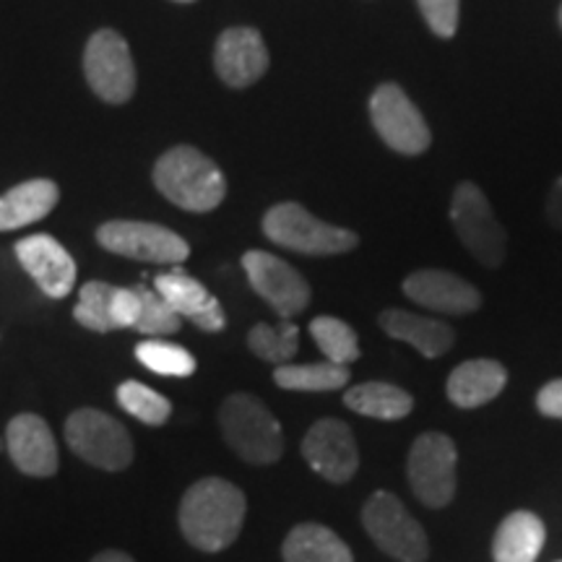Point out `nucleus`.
I'll use <instances>...</instances> for the list:
<instances>
[{
    "label": "nucleus",
    "mask_w": 562,
    "mask_h": 562,
    "mask_svg": "<svg viewBox=\"0 0 562 562\" xmlns=\"http://www.w3.org/2000/svg\"><path fill=\"white\" fill-rule=\"evenodd\" d=\"M248 501L243 490L222 480L203 476L186 490L180 501V531L188 544L201 552H222L240 537Z\"/></svg>",
    "instance_id": "nucleus-1"
},
{
    "label": "nucleus",
    "mask_w": 562,
    "mask_h": 562,
    "mask_svg": "<svg viewBox=\"0 0 562 562\" xmlns=\"http://www.w3.org/2000/svg\"><path fill=\"white\" fill-rule=\"evenodd\" d=\"M154 186L175 206L206 214L227 195V178L214 159L193 146H175L154 167Z\"/></svg>",
    "instance_id": "nucleus-2"
},
{
    "label": "nucleus",
    "mask_w": 562,
    "mask_h": 562,
    "mask_svg": "<svg viewBox=\"0 0 562 562\" xmlns=\"http://www.w3.org/2000/svg\"><path fill=\"white\" fill-rule=\"evenodd\" d=\"M220 427L232 451L256 467H271L284 453V432L279 419L252 393H232L224 398Z\"/></svg>",
    "instance_id": "nucleus-3"
},
{
    "label": "nucleus",
    "mask_w": 562,
    "mask_h": 562,
    "mask_svg": "<svg viewBox=\"0 0 562 562\" xmlns=\"http://www.w3.org/2000/svg\"><path fill=\"white\" fill-rule=\"evenodd\" d=\"M263 235L279 248L318 258L344 256L360 243L355 232L321 222L318 216H313L311 211L292 201L269 209V214L263 216Z\"/></svg>",
    "instance_id": "nucleus-4"
},
{
    "label": "nucleus",
    "mask_w": 562,
    "mask_h": 562,
    "mask_svg": "<svg viewBox=\"0 0 562 562\" xmlns=\"http://www.w3.org/2000/svg\"><path fill=\"white\" fill-rule=\"evenodd\" d=\"M362 526L378 550L393 560L425 562L430 554L425 529L393 492L381 490L368 497L362 508Z\"/></svg>",
    "instance_id": "nucleus-5"
},
{
    "label": "nucleus",
    "mask_w": 562,
    "mask_h": 562,
    "mask_svg": "<svg viewBox=\"0 0 562 562\" xmlns=\"http://www.w3.org/2000/svg\"><path fill=\"white\" fill-rule=\"evenodd\" d=\"M66 442L79 459L102 472H123L133 463L131 435L108 412L76 409L66 422Z\"/></svg>",
    "instance_id": "nucleus-6"
},
{
    "label": "nucleus",
    "mask_w": 562,
    "mask_h": 562,
    "mask_svg": "<svg viewBox=\"0 0 562 562\" xmlns=\"http://www.w3.org/2000/svg\"><path fill=\"white\" fill-rule=\"evenodd\" d=\"M451 222L456 235L476 261L497 269L508 252V235L505 227L495 220L487 195L474 182H459L451 199Z\"/></svg>",
    "instance_id": "nucleus-7"
},
{
    "label": "nucleus",
    "mask_w": 562,
    "mask_h": 562,
    "mask_svg": "<svg viewBox=\"0 0 562 562\" xmlns=\"http://www.w3.org/2000/svg\"><path fill=\"white\" fill-rule=\"evenodd\" d=\"M459 451L446 432H422L409 448L406 474L412 492L427 508H446L456 495Z\"/></svg>",
    "instance_id": "nucleus-8"
},
{
    "label": "nucleus",
    "mask_w": 562,
    "mask_h": 562,
    "mask_svg": "<svg viewBox=\"0 0 562 562\" xmlns=\"http://www.w3.org/2000/svg\"><path fill=\"white\" fill-rule=\"evenodd\" d=\"M97 240L104 250L115 252V256L144 263L178 266L186 263L188 256H191V245L182 240L178 232L151 222H108L97 229Z\"/></svg>",
    "instance_id": "nucleus-9"
},
{
    "label": "nucleus",
    "mask_w": 562,
    "mask_h": 562,
    "mask_svg": "<svg viewBox=\"0 0 562 562\" xmlns=\"http://www.w3.org/2000/svg\"><path fill=\"white\" fill-rule=\"evenodd\" d=\"M83 74L94 94L110 104L128 102L136 91V66H133L131 47L112 30L91 34L87 53H83Z\"/></svg>",
    "instance_id": "nucleus-10"
},
{
    "label": "nucleus",
    "mask_w": 562,
    "mask_h": 562,
    "mask_svg": "<svg viewBox=\"0 0 562 562\" xmlns=\"http://www.w3.org/2000/svg\"><path fill=\"white\" fill-rule=\"evenodd\" d=\"M370 117L378 136L391 146L393 151L417 157L430 146V128H427L422 112L404 94L396 83H383L370 97Z\"/></svg>",
    "instance_id": "nucleus-11"
},
{
    "label": "nucleus",
    "mask_w": 562,
    "mask_h": 562,
    "mask_svg": "<svg viewBox=\"0 0 562 562\" xmlns=\"http://www.w3.org/2000/svg\"><path fill=\"white\" fill-rule=\"evenodd\" d=\"M243 269L258 297L269 302L281 321H290L311 305V284L294 266L281 261L273 252L248 250L243 256Z\"/></svg>",
    "instance_id": "nucleus-12"
},
{
    "label": "nucleus",
    "mask_w": 562,
    "mask_h": 562,
    "mask_svg": "<svg viewBox=\"0 0 562 562\" xmlns=\"http://www.w3.org/2000/svg\"><path fill=\"white\" fill-rule=\"evenodd\" d=\"M302 459L326 482L344 484L360 469L355 432L341 419H318L302 438Z\"/></svg>",
    "instance_id": "nucleus-13"
},
{
    "label": "nucleus",
    "mask_w": 562,
    "mask_h": 562,
    "mask_svg": "<svg viewBox=\"0 0 562 562\" xmlns=\"http://www.w3.org/2000/svg\"><path fill=\"white\" fill-rule=\"evenodd\" d=\"M404 294L414 305L435 313L469 315L480 311L482 294L472 281L442 269H419L404 279Z\"/></svg>",
    "instance_id": "nucleus-14"
},
{
    "label": "nucleus",
    "mask_w": 562,
    "mask_h": 562,
    "mask_svg": "<svg viewBox=\"0 0 562 562\" xmlns=\"http://www.w3.org/2000/svg\"><path fill=\"white\" fill-rule=\"evenodd\" d=\"M5 451L13 467L26 476L58 472V442L40 414H16L5 427Z\"/></svg>",
    "instance_id": "nucleus-15"
},
{
    "label": "nucleus",
    "mask_w": 562,
    "mask_h": 562,
    "mask_svg": "<svg viewBox=\"0 0 562 562\" xmlns=\"http://www.w3.org/2000/svg\"><path fill=\"white\" fill-rule=\"evenodd\" d=\"M16 258L24 271L37 281L47 297L63 300L74 292L76 261L50 235H30L16 243Z\"/></svg>",
    "instance_id": "nucleus-16"
},
{
    "label": "nucleus",
    "mask_w": 562,
    "mask_h": 562,
    "mask_svg": "<svg viewBox=\"0 0 562 562\" xmlns=\"http://www.w3.org/2000/svg\"><path fill=\"white\" fill-rule=\"evenodd\" d=\"M214 66L220 79L232 89H245L256 83L269 70V50L263 37L250 26L227 30L216 42Z\"/></svg>",
    "instance_id": "nucleus-17"
},
{
    "label": "nucleus",
    "mask_w": 562,
    "mask_h": 562,
    "mask_svg": "<svg viewBox=\"0 0 562 562\" xmlns=\"http://www.w3.org/2000/svg\"><path fill=\"white\" fill-rule=\"evenodd\" d=\"M154 290H157L159 297L165 300L180 318L195 323L201 331L216 334L227 326L220 300H216L199 279H193L191 273H186L182 269L159 273V277L154 279Z\"/></svg>",
    "instance_id": "nucleus-18"
},
{
    "label": "nucleus",
    "mask_w": 562,
    "mask_h": 562,
    "mask_svg": "<svg viewBox=\"0 0 562 562\" xmlns=\"http://www.w3.org/2000/svg\"><path fill=\"white\" fill-rule=\"evenodd\" d=\"M378 323H381V328L391 336V339L412 344V347L417 349L422 357H427V360L442 357L456 344V331L448 323L402 311V307H389V311H383Z\"/></svg>",
    "instance_id": "nucleus-19"
},
{
    "label": "nucleus",
    "mask_w": 562,
    "mask_h": 562,
    "mask_svg": "<svg viewBox=\"0 0 562 562\" xmlns=\"http://www.w3.org/2000/svg\"><path fill=\"white\" fill-rule=\"evenodd\" d=\"M508 383V370L495 360H469L448 378V398L461 409H480L495 402Z\"/></svg>",
    "instance_id": "nucleus-20"
},
{
    "label": "nucleus",
    "mask_w": 562,
    "mask_h": 562,
    "mask_svg": "<svg viewBox=\"0 0 562 562\" xmlns=\"http://www.w3.org/2000/svg\"><path fill=\"white\" fill-rule=\"evenodd\" d=\"M544 521L531 510H516L505 516L492 539L495 562H537L544 550Z\"/></svg>",
    "instance_id": "nucleus-21"
},
{
    "label": "nucleus",
    "mask_w": 562,
    "mask_h": 562,
    "mask_svg": "<svg viewBox=\"0 0 562 562\" xmlns=\"http://www.w3.org/2000/svg\"><path fill=\"white\" fill-rule=\"evenodd\" d=\"M60 191L53 180H26L0 195V232L21 229L45 220L58 206Z\"/></svg>",
    "instance_id": "nucleus-22"
},
{
    "label": "nucleus",
    "mask_w": 562,
    "mask_h": 562,
    "mask_svg": "<svg viewBox=\"0 0 562 562\" xmlns=\"http://www.w3.org/2000/svg\"><path fill=\"white\" fill-rule=\"evenodd\" d=\"M284 562H355L339 533L321 524H300L281 544Z\"/></svg>",
    "instance_id": "nucleus-23"
},
{
    "label": "nucleus",
    "mask_w": 562,
    "mask_h": 562,
    "mask_svg": "<svg viewBox=\"0 0 562 562\" xmlns=\"http://www.w3.org/2000/svg\"><path fill=\"white\" fill-rule=\"evenodd\" d=\"M344 404H347V409L362 414V417L383 422L404 419L414 409V398L409 391L378 381L360 383L355 389H349L344 393Z\"/></svg>",
    "instance_id": "nucleus-24"
},
{
    "label": "nucleus",
    "mask_w": 562,
    "mask_h": 562,
    "mask_svg": "<svg viewBox=\"0 0 562 562\" xmlns=\"http://www.w3.org/2000/svg\"><path fill=\"white\" fill-rule=\"evenodd\" d=\"M349 368L336 362H313V364H279L273 370V383L284 391H339L349 383Z\"/></svg>",
    "instance_id": "nucleus-25"
},
{
    "label": "nucleus",
    "mask_w": 562,
    "mask_h": 562,
    "mask_svg": "<svg viewBox=\"0 0 562 562\" xmlns=\"http://www.w3.org/2000/svg\"><path fill=\"white\" fill-rule=\"evenodd\" d=\"M248 347L258 360L271 364H286L294 360L300 349V328L292 321H281L279 326L269 323H258L248 334Z\"/></svg>",
    "instance_id": "nucleus-26"
},
{
    "label": "nucleus",
    "mask_w": 562,
    "mask_h": 562,
    "mask_svg": "<svg viewBox=\"0 0 562 562\" xmlns=\"http://www.w3.org/2000/svg\"><path fill=\"white\" fill-rule=\"evenodd\" d=\"M311 334L328 362L349 368L351 362L360 360V341H357V331L349 323L331 318V315H321V318H313Z\"/></svg>",
    "instance_id": "nucleus-27"
},
{
    "label": "nucleus",
    "mask_w": 562,
    "mask_h": 562,
    "mask_svg": "<svg viewBox=\"0 0 562 562\" xmlns=\"http://www.w3.org/2000/svg\"><path fill=\"white\" fill-rule=\"evenodd\" d=\"M136 360L157 375L188 378L195 372V357L186 347L165 339H146L136 347Z\"/></svg>",
    "instance_id": "nucleus-28"
},
{
    "label": "nucleus",
    "mask_w": 562,
    "mask_h": 562,
    "mask_svg": "<svg viewBox=\"0 0 562 562\" xmlns=\"http://www.w3.org/2000/svg\"><path fill=\"white\" fill-rule=\"evenodd\" d=\"M117 404H121V409L128 412L131 417H136L138 422L151 427L167 425V419H170L172 414L170 398L161 396V393L138 381H125L121 389H117Z\"/></svg>",
    "instance_id": "nucleus-29"
},
{
    "label": "nucleus",
    "mask_w": 562,
    "mask_h": 562,
    "mask_svg": "<svg viewBox=\"0 0 562 562\" xmlns=\"http://www.w3.org/2000/svg\"><path fill=\"white\" fill-rule=\"evenodd\" d=\"M112 294L115 286L104 284V281H89L81 286L79 292V305H76L74 318L81 323L83 328L94 334H110L115 331V323H112Z\"/></svg>",
    "instance_id": "nucleus-30"
},
{
    "label": "nucleus",
    "mask_w": 562,
    "mask_h": 562,
    "mask_svg": "<svg viewBox=\"0 0 562 562\" xmlns=\"http://www.w3.org/2000/svg\"><path fill=\"white\" fill-rule=\"evenodd\" d=\"M136 292L140 300V311H138V321L136 326H133V331L144 336H170L180 331L182 318L159 297L157 290H146V286L140 284L136 286Z\"/></svg>",
    "instance_id": "nucleus-31"
},
{
    "label": "nucleus",
    "mask_w": 562,
    "mask_h": 562,
    "mask_svg": "<svg viewBox=\"0 0 562 562\" xmlns=\"http://www.w3.org/2000/svg\"><path fill=\"white\" fill-rule=\"evenodd\" d=\"M427 26L442 40H451L459 30L461 0H417Z\"/></svg>",
    "instance_id": "nucleus-32"
},
{
    "label": "nucleus",
    "mask_w": 562,
    "mask_h": 562,
    "mask_svg": "<svg viewBox=\"0 0 562 562\" xmlns=\"http://www.w3.org/2000/svg\"><path fill=\"white\" fill-rule=\"evenodd\" d=\"M138 311H140V300L136 286L133 290H123V286H115V294H112V323L115 328H133L138 321Z\"/></svg>",
    "instance_id": "nucleus-33"
},
{
    "label": "nucleus",
    "mask_w": 562,
    "mask_h": 562,
    "mask_svg": "<svg viewBox=\"0 0 562 562\" xmlns=\"http://www.w3.org/2000/svg\"><path fill=\"white\" fill-rule=\"evenodd\" d=\"M537 409L544 414V417L562 419V378L560 381L547 383L542 391L537 393Z\"/></svg>",
    "instance_id": "nucleus-34"
},
{
    "label": "nucleus",
    "mask_w": 562,
    "mask_h": 562,
    "mask_svg": "<svg viewBox=\"0 0 562 562\" xmlns=\"http://www.w3.org/2000/svg\"><path fill=\"white\" fill-rule=\"evenodd\" d=\"M547 220L552 227L562 229V178L554 180L550 195H547Z\"/></svg>",
    "instance_id": "nucleus-35"
},
{
    "label": "nucleus",
    "mask_w": 562,
    "mask_h": 562,
    "mask_svg": "<svg viewBox=\"0 0 562 562\" xmlns=\"http://www.w3.org/2000/svg\"><path fill=\"white\" fill-rule=\"evenodd\" d=\"M91 562H136L131 558V554H125V552H117V550H108V552H100L97 554L94 560Z\"/></svg>",
    "instance_id": "nucleus-36"
},
{
    "label": "nucleus",
    "mask_w": 562,
    "mask_h": 562,
    "mask_svg": "<svg viewBox=\"0 0 562 562\" xmlns=\"http://www.w3.org/2000/svg\"><path fill=\"white\" fill-rule=\"evenodd\" d=\"M178 3H193V0H178Z\"/></svg>",
    "instance_id": "nucleus-37"
},
{
    "label": "nucleus",
    "mask_w": 562,
    "mask_h": 562,
    "mask_svg": "<svg viewBox=\"0 0 562 562\" xmlns=\"http://www.w3.org/2000/svg\"><path fill=\"white\" fill-rule=\"evenodd\" d=\"M560 26H562V9H560Z\"/></svg>",
    "instance_id": "nucleus-38"
},
{
    "label": "nucleus",
    "mask_w": 562,
    "mask_h": 562,
    "mask_svg": "<svg viewBox=\"0 0 562 562\" xmlns=\"http://www.w3.org/2000/svg\"><path fill=\"white\" fill-rule=\"evenodd\" d=\"M560 562H562V560H560Z\"/></svg>",
    "instance_id": "nucleus-39"
}]
</instances>
